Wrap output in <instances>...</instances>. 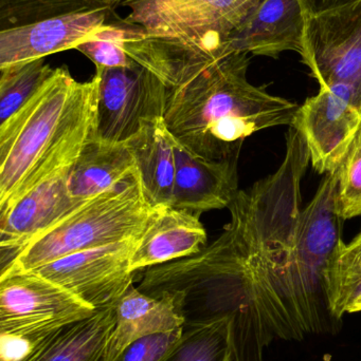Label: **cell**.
<instances>
[{"instance_id": "1", "label": "cell", "mask_w": 361, "mask_h": 361, "mask_svg": "<svg viewBox=\"0 0 361 361\" xmlns=\"http://www.w3.org/2000/svg\"><path fill=\"white\" fill-rule=\"evenodd\" d=\"M275 173L237 191L224 233L184 262L193 309L205 320L229 318L237 361H263L275 341L326 331L329 265L343 241L337 173L324 175L303 206L309 154L290 126ZM336 320V319H335Z\"/></svg>"}, {"instance_id": "2", "label": "cell", "mask_w": 361, "mask_h": 361, "mask_svg": "<svg viewBox=\"0 0 361 361\" xmlns=\"http://www.w3.org/2000/svg\"><path fill=\"white\" fill-rule=\"evenodd\" d=\"M173 85L163 118L171 135L209 161H239L254 133L290 126L299 105L248 80L250 59L228 38L165 37Z\"/></svg>"}, {"instance_id": "3", "label": "cell", "mask_w": 361, "mask_h": 361, "mask_svg": "<svg viewBox=\"0 0 361 361\" xmlns=\"http://www.w3.org/2000/svg\"><path fill=\"white\" fill-rule=\"evenodd\" d=\"M99 76L76 82L57 68L0 125V214L25 193L72 166L97 130Z\"/></svg>"}, {"instance_id": "4", "label": "cell", "mask_w": 361, "mask_h": 361, "mask_svg": "<svg viewBox=\"0 0 361 361\" xmlns=\"http://www.w3.org/2000/svg\"><path fill=\"white\" fill-rule=\"evenodd\" d=\"M138 171L114 188L87 200L21 248L0 277L31 271L73 252L140 237L156 212Z\"/></svg>"}, {"instance_id": "5", "label": "cell", "mask_w": 361, "mask_h": 361, "mask_svg": "<svg viewBox=\"0 0 361 361\" xmlns=\"http://www.w3.org/2000/svg\"><path fill=\"white\" fill-rule=\"evenodd\" d=\"M95 310L35 271L0 277V337L42 336Z\"/></svg>"}, {"instance_id": "6", "label": "cell", "mask_w": 361, "mask_h": 361, "mask_svg": "<svg viewBox=\"0 0 361 361\" xmlns=\"http://www.w3.org/2000/svg\"><path fill=\"white\" fill-rule=\"evenodd\" d=\"M301 57L320 87L349 91L361 112V0L307 15Z\"/></svg>"}, {"instance_id": "7", "label": "cell", "mask_w": 361, "mask_h": 361, "mask_svg": "<svg viewBox=\"0 0 361 361\" xmlns=\"http://www.w3.org/2000/svg\"><path fill=\"white\" fill-rule=\"evenodd\" d=\"M99 76L97 130L100 140L124 143L142 124L163 118L167 87L133 61L129 67L97 68Z\"/></svg>"}, {"instance_id": "8", "label": "cell", "mask_w": 361, "mask_h": 361, "mask_svg": "<svg viewBox=\"0 0 361 361\" xmlns=\"http://www.w3.org/2000/svg\"><path fill=\"white\" fill-rule=\"evenodd\" d=\"M263 0H125L131 10L125 25H139L148 35L228 38Z\"/></svg>"}, {"instance_id": "9", "label": "cell", "mask_w": 361, "mask_h": 361, "mask_svg": "<svg viewBox=\"0 0 361 361\" xmlns=\"http://www.w3.org/2000/svg\"><path fill=\"white\" fill-rule=\"evenodd\" d=\"M138 238L73 252L34 269L95 309L112 305L133 284Z\"/></svg>"}, {"instance_id": "10", "label": "cell", "mask_w": 361, "mask_h": 361, "mask_svg": "<svg viewBox=\"0 0 361 361\" xmlns=\"http://www.w3.org/2000/svg\"><path fill=\"white\" fill-rule=\"evenodd\" d=\"M290 126L309 150L312 167L320 175L339 171L361 130V112L343 88L320 87L299 106Z\"/></svg>"}, {"instance_id": "11", "label": "cell", "mask_w": 361, "mask_h": 361, "mask_svg": "<svg viewBox=\"0 0 361 361\" xmlns=\"http://www.w3.org/2000/svg\"><path fill=\"white\" fill-rule=\"evenodd\" d=\"M112 305L46 335L1 338L0 361H112Z\"/></svg>"}, {"instance_id": "12", "label": "cell", "mask_w": 361, "mask_h": 361, "mask_svg": "<svg viewBox=\"0 0 361 361\" xmlns=\"http://www.w3.org/2000/svg\"><path fill=\"white\" fill-rule=\"evenodd\" d=\"M72 166L40 183L0 214L1 269L29 242L86 202L76 199L70 192Z\"/></svg>"}, {"instance_id": "13", "label": "cell", "mask_w": 361, "mask_h": 361, "mask_svg": "<svg viewBox=\"0 0 361 361\" xmlns=\"http://www.w3.org/2000/svg\"><path fill=\"white\" fill-rule=\"evenodd\" d=\"M110 11L95 8L0 30V67L78 48L107 25Z\"/></svg>"}, {"instance_id": "14", "label": "cell", "mask_w": 361, "mask_h": 361, "mask_svg": "<svg viewBox=\"0 0 361 361\" xmlns=\"http://www.w3.org/2000/svg\"><path fill=\"white\" fill-rule=\"evenodd\" d=\"M176 176L172 207L201 214L228 208L239 189V161H209L173 137Z\"/></svg>"}, {"instance_id": "15", "label": "cell", "mask_w": 361, "mask_h": 361, "mask_svg": "<svg viewBox=\"0 0 361 361\" xmlns=\"http://www.w3.org/2000/svg\"><path fill=\"white\" fill-rule=\"evenodd\" d=\"M307 18L300 0H263L229 42L248 55L277 59L288 51L302 55Z\"/></svg>"}, {"instance_id": "16", "label": "cell", "mask_w": 361, "mask_h": 361, "mask_svg": "<svg viewBox=\"0 0 361 361\" xmlns=\"http://www.w3.org/2000/svg\"><path fill=\"white\" fill-rule=\"evenodd\" d=\"M201 214L175 207H158L143 231L131 260V271L165 264L199 254L207 243Z\"/></svg>"}, {"instance_id": "17", "label": "cell", "mask_w": 361, "mask_h": 361, "mask_svg": "<svg viewBox=\"0 0 361 361\" xmlns=\"http://www.w3.org/2000/svg\"><path fill=\"white\" fill-rule=\"evenodd\" d=\"M112 307L116 324L110 345L112 361L133 341L170 332L184 324L182 301L176 293L148 296L133 283L112 303Z\"/></svg>"}, {"instance_id": "18", "label": "cell", "mask_w": 361, "mask_h": 361, "mask_svg": "<svg viewBox=\"0 0 361 361\" xmlns=\"http://www.w3.org/2000/svg\"><path fill=\"white\" fill-rule=\"evenodd\" d=\"M135 160L144 193L154 207H172L176 163L173 135L159 118L142 124L126 142Z\"/></svg>"}, {"instance_id": "19", "label": "cell", "mask_w": 361, "mask_h": 361, "mask_svg": "<svg viewBox=\"0 0 361 361\" xmlns=\"http://www.w3.org/2000/svg\"><path fill=\"white\" fill-rule=\"evenodd\" d=\"M137 171L126 142L91 137L83 148L69 175L72 197L87 201L122 184Z\"/></svg>"}, {"instance_id": "20", "label": "cell", "mask_w": 361, "mask_h": 361, "mask_svg": "<svg viewBox=\"0 0 361 361\" xmlns=\"http://www.w3.org/2000/svg\"><path fill=\"white\" fill-rule=\"evenodd\" d=\"M160 361H233L232 322L220 318L184 326L182 336Z\"/></svg>"}, {"instance_id": "21", "label": "cell", "mask_w": 361, "mask_h": 361, "mask_svg": "<svg viewBox=\"0 0 361 361\" xmlns=\"http://www.w3.org/2000/svg\"><path fill=\"white\" fill-rule=\"evenodd\" d=\"M361 281V231L350 243L339 244L329 265L326 277L329 309L341 320L352 303V297Z\"/></svg>"}, {"instance_id": "22", "label": "cell", "mask_w": 361, "mask_h": 361, "mask_svg": "<svg viewBox=\"0 0 361 361\" xmlns=\"http://www.w3.org/2000/svg\"><path fill=\"white\" fill-rule=\"evenodd\" d=\"M53 72L45 59L0 67V125L12 118Z\"/></svg>"}, {"instance_id": "23", "label": "cell", "mask_w": 361, "mask_h": 361, "mask_svg": "<svg viewBox=\"0 0 361 361\" xmlns=\"http://www.w3.org/2000/svg\"><path fill=\"white\" fill-rule=\"evenodd\" d=\"M102 0H0L1 30L95 8H112Z\"/></svg>"}, {"instance_id": "24", "label": "cell", "mask_w": 361, "mask_h": 361, "mask_svg": "<svg viewBox=\"0 0 361 361\" xmlns=\"http://www.w3.org/2000/svg\"><path fill=\"white\" fill-rule=\"evenodd\" d=\"M127 38L129 29L107 25L76 50L93 61L95 68L129 67L133 63V59L127 55L125 49Z\"/></svg>"}, {"instance_id": "25", "label": "cell", "mask_w": 361, "mask_h": 361, "mask_svg": "<svg viewBox=\"0 0 361 361\" xmlns=\"http://www.w3.org/2000/svg\"><path fill=\"white\" fill-rule=\"evenodd\" d=\"M337 173L339 216L345 221L361 216V130Z\"/></svg>"}, {"instance_id": "26", "label": "cell", "mask_w": 361, "mask_h": 361, "mask_svg": "<svg viewBox=\"0 0 361 361\" xmlns=\"http://www.w3.org/2000/svg\"><path fill=\"white\" fill-rule=\"evenodd\" d=\"M182 331L184 326L137 339L112 361H160L182 336Z\"/></svg>"}, {"instance_id": "27", "label": "cell", "mask_w": 361, "mask_h": 361, "mask_svg": "<svg viewBox=\"0 0 361 361\" xmlns=\"http://www.w3.org/2000/svg\"><path fill=\"white\" fill-rule=\"evenodd\" d=\"M307 15L320 14L353 4L357 0H300Z\"/></svg>"}, {"instance_id": "28", "label": "cell", "mask_w": 361, "mask_h": 361, "mask_svg": "<svg viewBox=\"0 0 361 361\" xmlns=\"http://www.w3.org/2000/svg\"><path fill=\"white\" fill-rule=\"evenodd\" d=\"M356 312H361V296L360 298L356 299L351 307L348 310V313H356Z\"/></svg>"}, {"instance_id": "29", "label": "cell", "mask_w": 361, "mask_h": 361, "mask_svg": "<svg viewBox=\"0 0 361 361\" xmlns=\"http://www.w3.org/2000/svg\"><path fill=\"white\" fill-rule=\"evenodd\" d=\"M102 1L106 2V4H112V6H114V4H119L121 0H102Z\"/></svg>"}]
</instances>
